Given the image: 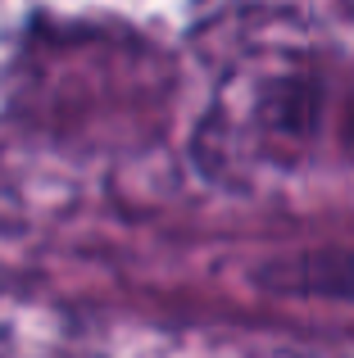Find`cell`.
Returning <instances> with one entry per match:
<instances>
[]
</instances>
